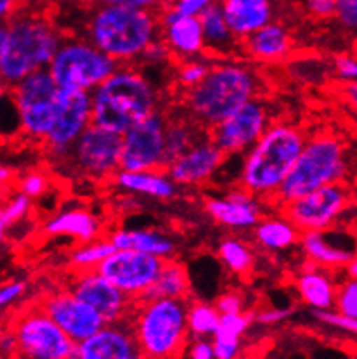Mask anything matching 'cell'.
I'll use <instances>...</instances> for the list:
<instances>
[{"label": "cell", "mask_w": 357, "mask_h": 359, "mask_svg": "<svg viewBox=\"0 0 357 359\" xmlns=\"http://www.w3.org/2000/svg\"><path fill=\"white\" fill-rule=\"evenodd\" d=\"M271 113L262 99L255 97L209 130V137L225 153H246L271 127Z\"/></svg>", "instance_id": "2e32d148"}, {"label": "cell", "mask_w": 357, "mask_h": 359, "mask_svg": "<svg viewBox=\"0 0 357 359\" xmlns=\"http://www.w3.org/2000/svg\"><path fill=\"white\" fill-rule=\"evenodd\" d=\"M162 20V42L169 53L181 60H192L206 50L202 21L196 16H184L170 7L160 11Z\"/></svg>", "instance_id": "44dd1931"}, {"label": "cell", "mask_w": 357, "mask_h": 359, "mask_svg": "<svg viewBox=\"0 0 357 359\" xmlns=\"http://www.w3.org/2000/svg\"><path fill=\"white\" fill-rule=\"evenodd\" d=\"M30 2H35V4H38V2H46V0H30Z\"/></svg>", "instance_id": "6f0895ef"}, {"label": "cell", "mask_w": 357, "mask_h": 359, "mask_svg": "<svg viewBox=\"0 0 357 359\" xmlns=\"http://www.w3.org/2000/svg\"><path fill=\"white\" fill-rule=\"evenodd\" d=\"M206 135H209V130L192 122L188 115H169L165 134V168L181 158Z\"/></svg>", "instance_id": "f546056e"}, {"label": "cell", "mask_w": 357, "mask_h": 359, "mask_svg": "<svg viewBox=\"0 0 357 359\" xmlns=\"http://www.w3.org/2000/svg\"><path fill=\"white\" fill-rule=\"evenodd\" d=\"M64 36L47 14L21 9L0 28V79L10 89L31 73L49 68Z\"/></svg>", "instance_id": "6da1fadb"}, {"label": "cell", "mask_w": 357, "mask_h": 359, "mask_svg": "<svg viewBox=\"0 0 357 359\" xmlns=\"http://www.w3.org/2000/svg\"><path fill=\"white\" fill-rule=\"evenodd\" d=\"M94 6H129L137 9L162 11L170 4V0H92Z\"/></svg>", "instance_id": "f907efd6"}, {"label": "cell", "mask_w": 357, "mask_h": 359, "mask_svg": "<svg viewBox=\"0 0 357 359\" xmlns=\"http://www.w3.org/2000/svg\"><path fill=\"white\" fill-rule=\"evenodd\" d=\"M47 188H49V179H47V175L43 172L38 170L27 172L18 181V191L24 193L31 200H36V198L42 196L47 191Z\"/></svg>", "instance_id": "60d3db41"}, {"label": "cell", "mask_w": 357, "mask_h": 359, "mask_svg": "<svg viewBox=\"0 0 357 359\" xmlns=\"http://www.w3.org/2000/svg\"><path fill=\"white\" fill-rule=\"evenodd\" d=\"M309 135L290 122L271 123L260 139L245 153L239 186L260 200H274L293 170Z\"/></svg>", "instance_id": "277c9868"}, {"label": "cell", "mask_w": 357, "mask_h": 359, "mask_svg": "<svg viewBox=\"0 0 357 359\" xmlns=\"http://www.w3.org/2000/svg\"><path fill=\"white\" fill-rule=\"evenodd\" d=\"M122 151L123 134L92 123L80 135L68 158L61 165L80 177L106 181L122 170Z\"/></svg>", "instance_id": "8fae6325"}, {"label": "cell", "mask_w": 357, "mask_h": 359, "mask_svg": "<svg viewBox=\"0 0 357 359\" xmlns=\"http://www.w3.org/2000/svg\"><path fill=\"white\" fill-rule=\"evenodd\" d=\"M200 21H202L206 49L214 50L215 54L227 56V54H231L236 49V46L241 43L232 35L231 28H229L227 21H225L224 13H222L220 4H215V6L209 7L200 16Z\"/></svg>", "instance_id": "1f68e13d"}, {"label": "cell", "mask_w": 357, "mask_h": 359, "mask_svg": "<svg viewBox=\"0 0 357 359\" xmlns=\"http://www.w3.org/2000/svg\"><path fill=\"white\" fill-rule=\"evenodd\" d=\"M352 203L354 191L349 182H335L281 205V210L302 233L328 231L340 221L342 215L347 214Z\"/></svg>", "instance_id": "7c38bea8"}, {"label": "cell", "mask_w": 357, "mask_h": 359, "mask_svg": "<svg viewBox=\"0 0 357 359\" xmlns=\"http://www.w3.org/2000/svg\"><path fill=\"white\" fill-rule=\"evenodd\" d=\"M189 288V274L182 262L176 259H169L160 271L155 285L149 288L146 299H188Z\"/></svg>", "instance_id": "d6a6232c"}, {"label": "cell", "mask_w": 357, "mask_h": 359, "mask_svg": "<svg viewBox=\"0 0 357 359\" xmlns=\"http://www.w3.org/2000/svg\"><path fill=\"white\" fill-rule=\"evenodd\" d=\"M49 236H70L78 243H90L99 240L103 224L90 210L85 208H68L47 219L42 226Z\"/></svg>", "instance_id": "d4e9b609"}, {"label": "cell", "mask_w": 357, "mask_h": 359, "mask_svg": "<svg viewBox=\"0 0 357 359\" xmlns=\"http://www.w3.org/2000/svg\"><path fill=\"white\" fill-rule=\"evenodd\" d=\"M68 288L80 300L94 307L106 323L130 320L137 306V300L115 287L97 269L78 271L68 283Z\"/></svg>", "instance_id": "e0dca14e"}, {"label": "cell", "mask_w": 357, "mask_h": 359, "mask_svg": "<svg viewBox=\"0 0 357 359\" xmlns=\"http://www.w3.org/2000/svg\"><path fill=\"white\" fill-rule=\"evenodd\" d=\"M217 255L218 259H220V262L224 264V266L227 267V271H231L232 274L246 276V274L253 269V250H251L250 245L246 243V241L239 240V238H224V240L218 243Z\"/></svg>", "instance_id": "836d02e7"}, {"label": "cell", "mask_w": 357, "mask_h": 359, "mask_svg": "<svg viewBox=\"0 0 357 359\" xmlns=\"http://www.w3.org/2000/svg\"><path fill=\"white\" fill-rule=\"evenodd\" d=\"M113 182L122 191L151 196L155 200H172L177 196V184L162 170H120L113 177Z\"/></svg>", "instance_id": "4316f807"}, {"label": "cell", "mask_w": 357, "mask_h": 359, "mask_svg": "<svg viewBox=\"0 0 357 359\" xmlns=\"http://www.w3.org/2000/svg\"><path fill=\"white\" fill-rule=\"evenodd\" d=\"M169 113H151L123 134L122 170H165V134Z\"/></svg>", "instance_id": "5bb4252c"}, {"label": "cell", "mask_w": 357, "mask_h": 359, "mask_svg": "<svg viewBox=\"0 0 357 359\" xmlns=\"http://www.w3.org/2000/svg\"><path fill=\"white\" fill-rule=\"evenodd\" d=\"M139 351L130 320L106 323L89 339L76 344L75 359H123Z\"/></svg>", "instance_id": "7402d4cb"}, {"label": "cell", "mask_w": 357, "mask_h": 359, "mask_svg": "<svg viewBox=\"0 0 357 359\" xmlns=\"http://www.w3.org/2000/svg\"><path fill=\"white\" fill-rule=\"evenodd\" d=\"M31 208V198L24 193L16 191L13 193L2 205L0 210V233L6 234L7 229L14 228L18 222L23 221Z\"/></svg>", "instance_id": "8d00e7d4"}, {"label": "cell", "mask_w": 357, "mask_h": 359, "mask_svg": "<svg viewBox=\"0 0 357 359\" xmlns=\"http://www.w3.org/2000/svg\"><path fill=\"white\" fill-rule=\"evenodd\" d=\"M21 4H23V0H0V16H2V20H9L18 11L23 9Z\"/></svg>", "instance_id": "f5cc1de1"}, {"label": "cell", "mask_w": 357, "mask_h": 359, "mask_svg": "<svg viewBox=\"0 0 357 359\" xmlns=\"http://www.w3.org/2000/svg\"><path fill=\"white\" fill-rule=\"evenodd\" d=\"M335 309L349 320H357V278H347L338 287Z\"/></svg>", "instance_id": "f35d334b"}, {"label": "cell", "mask_w": 357, "mask_h": 359, "mask_svg": "<svg viewBox=\"0 0 357 359\" xmlns=\"http://www.w3.org/2000/svg\"><path fill=\"white\" fill-rule=\"evenodd\" d=\"M300 245L309 261L326 269L345 267L357 255L356 247L333 243L326 231H305L300 236Z\"/></svg>", "instance_id": "83f0119b"}, {"label": "cell", "mask_w": 357, "mask_h": 359, "mask_svg": "<svg viewBox=\"0 0 357 359\" xmlns=\"http://www.w3.org/2000/svg\"><path fill=\"white\" fill-rule=\"evenodd\" d=\"M109 241L116 250H137L162 259L176 255V243L167 234L153 229H118L109 236Z\"/></svg>", "instance_id": "f1b7e54d"}, {"label": "cell", "mask_w": 357, "mask_h": 359, "mask_svg": "<svg viewBox=\"0 0 357 359\" xmlns=\"http://www.w3.org/2000/svg\"><path fill=\"white\" fill-rule=\"evenodd\" d=\"M305 13L314 20H331L337 16L338 0H302Z\"/></svg>", "instance_id": "ee69618b"}, {"label": "cell", "mask_w": 357, "mask_h": 359, "mask_svg": "<svg viewBox=\"0 0 357 359\" xmlns=\"http://www.w3.org/2000/svg\"><path fill=\"white\" fill-rule=\"evenodd\" d=\"M309 262L311 267H305L295 281L298 295L314 311H331L337 304L338 287L328 274L326 267L312 261Z\"/></svg>", "instance_id": "484cf974"}, {"label": "cell", "mask_w": 357, "mask_h": 359, "mask_svg": "<svg viewBox=\"0 0 357 359\" xmlns=\"http://www.w3.org/2000/svg\"><path fill=\"white\" fill-rule=\"evenodd\" d=\"M205 212L214 222L236 231L253 229L264 217L260 198L251 195L241 186L222 196L209 198L205 201Z\"/></svg>", "instance_id": "d6986e66"}, {"label": "cell", "mask_w": 357, "mask_h": 359, "mask_svg": "<svg viewBox=\"0 0 357 359\" xmlns=\"http://www.w3.org/2000/svg\"><path fill=\"white\" fill-rule=\"evenodd\" d=\"M85 39L120 65H134L162 40V20L158 11L94 6L87 18Z\"/></svg>", "instance_id": "7a4b0ae2"}, {"label": "cell", "mask_w": 357, "mask_h": 359, "mask_svg": "<svg viewBox=\"0 0 357 359\" xmlns=\"http://www.w3.org/2000/svg\"><path fill=\"white\" fill-rule=\"evenodd\" d=\"M118 68V61L83 36L64 39L47 69L61 89L94 93Z\"/></svg>", "instance_id": "9c48e42d"}, {"label": "cell", "mask_w": 357, "mask_h": 359, "mask_svg": "<svg viewBox=\"0 0 357 359\" xmlns=\"http://www.w3.org/2000/svg\"><path fill=\"white\" fill-rule=\"evenodd\" d=\"M218 4L232 35L239 42L274 21V0H220Z\"/></svg>", "instance_id": "603a6c76"}, {"label": "cell", "mask_w": 357, "mask_h": 359, "mask_svg": "<svg viewBox=\"0 0 357 359\" xmlns=\"http://www.w3.org/2000/svg\"><path fill=\"white\" fill-rule=\"evenodd\" d=\"M291 313H293V309H290V307H272V309L258 311L257 314H253V321L262 327H274V325L286 321L291 316Z\"/></svg>", "instance_id": "681fc988"}, {"label": "cell", "mask_w": 357, "mask_h": 359, "mask_svg": "<svg viewBox=\"0 0 357 359\" xmlns=\"http://www.w3.org/2000/svg\"><path fill=\"white\" fill-rule=\"evenodd\" d=\"M189 299L139 300L130 316L137 347L151 359H178L188 340Z\"/></svg>", "instance_id": "52a82bcc"}, {"label": "cell", "mask_w": 357, "mask_h": 359, "mask_svg": "<svg viewBox=\"0 0 357 359\" xmlns=\"http://www.w3.org/2000/svg\"><path fill=\"white\" fill-rule=\"evenodd\" d=\"M217 309L220 314H234V313H245V299L236 292H225L217 299L215 302Z\"/></svg>", "instance_id": "816d5d0a"}, {"label": "cell", "mask_w": 357, "mask_h": 359, "mask_svg": "<svg viewBox=\"0 0 357 359\" xmlns=\"http://www.w3.org/2000/svg\"><path fill=\"white\" fill-rule=\"evenodd\" d=\"M123 359H151V358H148V356H146V354L141 353V351H137L136 354H132V356H127V358H123Z\"/></svg>", "instance_id": "9f6ffc18"}, {"label": "cell", "mask_w": 357, "mask_h": 359, "mask_svg": "<svg viewBox=\"0 0 357 359\" xmlns=\"http://www.w3.org/2000/svg\"><path fill=\"white\" fill-rule=\"evenodd\" d=\"M220 311L217 306L206 302H189L188 327L189 335L212 339L220 327Z\"/></svg>", "instance_id": "e575fe53"}, {"label": "cell", "mask_w": 357, "mask_h": 359, "mask_svg": "<svg viewBox=\"0 0 357 359\" xmlns=\"http://www.w3.org/2000/svg\"><path fill=\"white\" fill-rule=\"evenodd\" d=\"M260 90L257 72L241 61H218L202 83L181 93L184 115L210 130L243 104L257 97Z\"/></svg>", "instance_id": "3957f363"}, {"label": "cell", "mask_w": 357, "mask_h": 359, "mask_svg": "<svg viewBox=\"0 0 357 359\" xmlns=\"http://www.w3.org/2000/svg\"><path fill=\"white\" fill-rule=\"evenodd\" d=\"M333 69L338 79L345 83L357 82V56L354 54H338L333 60Z\"/></svg>", "instance_id": "c3c4849f"}, {"label": "cell", "mask_w": 357, "mask_h": 359, "mask_svg": "<svg viewBox=\"0 0 357 359\" xmlns=\"http://www.w3.org/2000/svg\"><path fill=\"white\" fill-rule=\"evenodd\" d=\"M18 359H75L76 342L36 304L10 318Z\"/></svg>", "instance_id": "30bf717a"}, {"label": "cell", "mask_w": 357, "mask_h": 359, "mask_svg": "<svg viewBox=\"0 0 357 359\" xmlns=\"http://www.w3.org/2000/svg\"><path fill=\"white\" fill-rule=\"evenodd\" d=\"M158 109V87L134 65H120L92 93V123L118 134Z\"/></svg>", "instance_id": "5b68a950"}, {"label": "cell", "mask_w": 357, "mask_h": 359, "mask_svg": "<svg viewBox=\"0 0 357 359\" xmlns=\"http://www.w3.org/2000/svg\"><path fill=\"white\" fill-rule=\"evenodd\" d=\"M212 342L217 359H238L241 354V337L218 330L212 337Z\"/></svg>", "instance_id": "ab89813d"}, {"label": "cell", "mask_w": 357, "mask_h": 359, "mask_svg": "<svg viewBox=\"0 0 357 359\" xmlns=\"http://www.w3.org/2000/svg\"><path fill=\"white\" fill-rule=\"evenodd\" d=\"M314 318L321 323L328 325V327L344 330V332H349L357 337V320H349V318L338 314L337 311L335 313L333 311H314Z\"/></svg>", "instance_id": "f6af8a7d"}, {"label": "cell", "mask_w": 357, "mask_h": 359, "mask_svg": "<svg viewBox=\"0 0 357 359\" xmlns=\"http://www.w3.org/2000/svg\"><path fill=\"white\" fill-rule=\"evenodd\" d=\"M302 231L281 215V217H262L253 228V238L267 252H279L291 248L300 241Z\"/></svg>", "instance_id": "4dcf8cb0"}, {"label": "cell", "mask_w": 357, "mask_h": 359, "mask_svg": "<svg viewBox=\"0 0 357 359\" xmlns=\"http://www.w3.org/2000/svg\"><path fill=\"white\" fill-rule=\"evenodd\" d=\"M92 126V93L61 89L56 122L43 142L47 156L63 163L80 135Z\"/></svg>", "instance_id": "4fadbf2b"}, {"label": "cell", "mask_w": 357, "mask_h": 359, "mask_svg": "<svg viewBox=\"0 0 357 359\" xmlns=\"http://www.w3.org/2000/svg\"><path fill=\"white\" fill-rule=\"evenodd\" d=\"M349 174L351 155L344 139L333 132L309 135L293 170L286 177L274 201L281 207L323 186L347 182Z\"/></svg>", "instance_id": "8992f818"}, {"label": "cell", "mask_w": 357, "mask_h": 359, "mask_svg": "<svg viewBox=\"0 0 357 359\" xmlns=\"http://www.w3.org/2000/svg\"><path fill=\"white\" fill-rule=\"evenodd\" d=\"M344 94L345 99L349 101V104L357 111V82H349L344 86Z\"/></svg>", "instance_id": "db71d44e"}, {"label": "cell", "mask_w": 357, "mask_h": 359, "mask_svg": "<svg viewBox=\"0 0 357 359\" xmlns=\"http://www.w3.org/2000/svg\"><path fill=\"white\" fill-rule=\"evenodd\" d=\"M335 20L345 32L357 33V0H338Z\"/></svg>", "instance_id": "7bdbcfd3"}, {"label": "cell", "mask_w": 357, "mask_h": 359, "mask_svg": "<svg viewBox=\"0 0 357 359\" xmlns=\"http://www.w3.org/2000/svg\"><path fill=\"white\" fill-rule=\"evenodd\" d=\"M243 50L260 63H278L286 60L293 49L291 33L283 23L272 21L241 42Z\"/></svg>", "instance_id": "cb8c5ba5"}, {"label": "cell", "mask_w": 357, "mask_h": 359, "mask_svg": "<svg viewBox=\"0 0 357 359\" xmlns=\"http://www.w3.org/2000/svg\"><path fill=\"white\" fill-rule=\"evenodd\" d=\"M115 245L108 240H96L90 243H82L70 254L73 269L76 271H92L101 266L109 255L115 252Z\"/></svg>", "instance_id": "d590c367"}, {"label": "cell", "mask_w": 357, "mask_h": 359, "mask_svg": "<svg viewBox=\"0 0 357 359\" xmlns=\"http://www.w3.org/2000/svg\"><path fill=\"white\" fill-rule=\"evenodd\" d=\"M61 87L49 69L31 73L9 89L18 127L24 137L43 144L56 122Z\"/></svg>", "instance_id": "ba28073f"}, {"label": "cell", "mask_w": 357, "mask_h": 359, "mask_svg": "<svg viewBox=\"0 0 357 359\" xmlns=\"http://www.w3.org/2000/svg\"><path fill=\"white\" fill-rule=\"evenodd\" d=\"M225 158L227 155L206 135L165 170L177 186H200L220 170Z\"/></svg>", "instance_id": "ffe728a7"}, {"label": "cell", "mask_w": 357, "mask_h": 359, "mask_svg": "<svg viewBox=\"0 0 357 359\" xmlns=\"http://www.w3.org/2000/svg\"><path fill=\"white\" fill-rule=\"evenodd\" d=\"M344 269H345V274H347V278H357V255L344 267Z\"/></svg>", "instance_id": "11a10c76"}, {"label": "cell", "mask_w": 357, "mask_h": 359, "mask_svg": "<svg viewBox=\"0 0 357 359\" xmlns=\"http://www.w3.org/2000/svg\"><path fill=\"white\" fill-rule=\"evenodd\" d=\"M214 63L209 61H203L200 57H192V60L182 61V65L178 66L176 72V83L182 93L192 89L198 83H202L205 80V76L209 75L210 68Z\"/></svg>", "instance_id": "74e56055"}, {"label": "cell", "mask_w": 357, "mask_h": 359, "mask_svg": "<svg viewBox=\"0 0 357 359\" xmlns=\"http://www.w3.org/2000/svg\"><path fill=\"white\" fill-rule=\"evenodd\" d=\"M178 359H217L212 339L191 337L182 349Z\"/></svg>", "instance_id": "b9f144b4"}, {"label": "cell", "mask_w": 357, "mask_h": 359, "mask_svg": "<svg viewBox=\"0 0 357 359\" xmlns=\"http://www.w3.org/2000/svg\"><path fill=\"white\" fill-rule=\"evenodd\" d=\"M167 261L169 259L144 252L115 250L106 261L101 262L97 271L115 287L139 302L144 300L149 288L155 285Z\"/></svg>", "instance_id": "9a60e30c"}, {"label": "cell", "mask_w": 357, "mask_h": 359, "mask_svg": "<svg viewBox=\"0 0 357 359\" xmlns=\"http://www.w3.org/2000/svg\"><path fill=\"white\" fill-rule=\"evenodd\" d=\"M28 283L24 280H13L9 283H4L2 290H0V306L2 309L13 307L14 304L20 302L24 295H27Z\"/></svg>", "instance_id": "7dc6e473"}, {"label": "cell", "mask_w": 357, "mask_h": 359, "mask_svg": "<svg viewBox=\"0 0 357 359\" xmlns=\"http://www.w3.org/2000/svg\"><path fill=\"white\" fill-rule=\"evenodd\" d=\"M218 2L220 0H170V4L167 7H170V9H174L178 14H184V16L200 18L209 7H212Z\"/></svg>", "instance_id": "bcb514c9"}, {"label": "cell", "mask_w": 357, "mask_h": 359, "mask_svg": "<svg viewBox=\"0 0 357 359\" xmlns=\"http://www.w3.org/2000/svg\"><path fill=\"white\" fill-rule=\"evenodd\" d=\"M38 306L66 332L76 344L89 339L90 335L106 325L99 313L89 304L80 300L70 288H61L38 300Z\"/></svg>", "instance_id": "ac0fdd59"}]
</instances>
